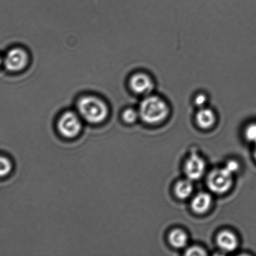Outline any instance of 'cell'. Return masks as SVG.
Masks as SVG:
<instances>
[{"instance_id":"obj_1","label":"cell","mask_w":256,"mask_h":256,"mask_svg":"<svg viewBox=\"0 0 256 256\" xmlns=\"http://www.w3.org/2000/svg\"><path fill=\"white\" fill-rule=\"evenodd\" d=\"M77 108L83 118L92 124L104 122L109 114L106 104L92 96L82 98L78 102Z\"/></svg>"},{"instance_id":"obj_2","label":"cell","mask_w":256,"mask_h":256,"mask_svg":"<svg viewBox=\"0 0 256 256\" xmlns=\"http://www.w3.org/2000/svg\"><path fill=\"white\" fill-rule=\"evenodd\" d=\"M139 114L147 124H157L166 118L169 114V107L159 97L150 96L142 102Z\"/></svg>"},{"instance_id":"obj_3","label":"cell","mask_w":256,"mask_h":256,"mask_svg":"<svg viewBox=\"0 0 256 256\" xmlns=\"http://www.w3.org/2000/svg\"><path fill=\"white\" fill-rule=\"evenodd\" d=\"M207 184L212 192L222 194L231 188L232 174L224 168L214 170L208 175Z\"/></svg>"},{"instance_id":"obj_4","label":"cell","mask_w":256,"mask_h":256,"mask_svg":"<svg viewBox=\"0 0 256 256\" xmlns=\"http://www.w3.org/2000/svg\"><path fill=\"white\" fill-rule=\"evenodd\" d=\"M82 129L79 117L74 112H67L62 115L58 122V130L65 138L76 137Z\"/></svg>"},{"instance_id":"obj_5","label":"cell","mask_w":256,"mask_h":256,"mask_svg":"<svg viewBox=\"0 0 256 256\" xmlns=\"http://www.w3.org/2000/svg\"><path fill=\"white\" fill-rule=\"evenodd\" d=\"M29 56L26 52L21 48H14L10 50L5 58V67L10 72L21 71L27 66Z\"/></svg>"},{"instance_id":"obj_6","label":"cell","mask_w":256,"mask_h":256,"mask_svg":"<svg viewBox=\"0 0 256 256\" xmlns=\"http://www.w3.org/2000/svg\"><path fill=\"white\" fill-rule=\"evenodd\" d=\"M206 164L204 159L197 153H193L186 160L185 173L188 179L195 180L200 179L204 175Z\"/></svg>"},{"instance_id":"obj_7","label":"cell","mask_w":256,"mask_h":256,"mask_svg":"<svg viewBox=\"0 0 256 256\" xmlns=\"http://www.w3.org/2000/svg\"><path fill=\"white\" fill-rule=\"evenodd\" d=\"M131 89L137 94H148L154 88V82L149 75L145 74H137L132 76L130 80Z\"/></svg>"},{"instance_id":"obj_8","label":"cell","mask_w":256,"mask_h":256,"mask_svg":"<svg viewBox=\"0 0 256 256\" xmlns=\"http://www.w3.org/2000/svg\"><path fill=\"white\" fill-rule=\"evenodd\" d=\"M216 242L220 249L225 252H234L238 246L236 235L229 230H223L218 233Z\"/></svg>"},{"instance_id":"obj_9","label":"cell","mask_w":256,"mask_h":256,"mask_svg":"<svg viewBox=\"0 0 256 256\" xmlns=\"http://www.w3.org/2000/svg\"><path fill=\"white\" fill-rule=\"evenodd\" d=\"M212 202V197L209 193L204 192L198 193L192 200V209L195 212L203 214L210 209Z\"/></svg>"},{"instance_id":"obj_10","label":"cell","mask_w":256,"mask_h":256,"mask_svg":"<svg viewBox=\"0 0 256 256\" xmlns=\"http://www.w3.org/2000/svg\"><path fill=\"white\" fill-rule=\"evenodd\" d=\"M215 115L212 110L209 108H202L197 112L196 122L203 129H208L215 124Z\"/></svg>"},{"instance_id":"obj_11","label":"cell","mask_w":256,"mask_h":256,"mask_svg":"<svg viewBox=\"0 0 256 256\" xmlns=\"http://www.w3.org/2000/svg\"><path fill=\"white\" fill-rule=\"evenodd\" d=\"M169 240L173 247L183 248L186 246L188 243V236L184 230L175 229L169 233Z\"/></svg>"},{"instance_id":"obj_12","label":"cell","mask_w":256,"mask_h":256,"mask_svg":"<svg viewBox=\"0 0 256 256\" xmlns=\"http://www.w3.org/2000/svg\"><path fill=\"white\" fill-rule=\"evenodd\" d=\"M192 180L189 179L180 180L175 184V193L180 200L187 199L193 192Z\"/></svg>"},{"instance_id":"obj_13","label":"cell","mask_w":256,"mask_h":256,"mask_svg":"<svg viewBox=\"0 0 256 256\" xmlns=\"http://www.w3.org/2000/svg\"><path fill=\"white\" fill-rule=\"evenodd\" d=\"M12 169V165L8 158L0 156V177H4L9 174Z\"/></svg>"},{"instance_id":"obj_14","label":"cell","mask_w":256,"mask_h":256,"mask_svg":"<svg viewBox=\"0 0 256 256\" xmlns=\"http://www.w3.org/2000/svg\"><path fill=\"white\" fill-rule=\"evenodd\" d=\"M139 114L134 109H127L123 112V120L127 124H134L137 121Z\"/></svg>"},{"instance_id":"obj_15","label":"cell","mask_w":256,"mask_h":256,"mask_svg":"<svg viewBox=\"0 0 256 256\" xmlns=\"http://www.w3.org/2000/svg\"><path fill=\"white\" fill-rule=\"evenodd\" d=\"M245 136L249 142L254 143L256 146V124H252L246 128L245 130Z\"/></svg>"},{"instance_id":"obj_16","label":"cell","mask_w":256,"mask_h":256,"mask_svg":"<svg viewBox=\"0 0 256 256\" xmlns=\"http://www.w3.org/2000/svg\"><path fill=\"white\" fill-rule=\"evenodd\" d=\"M185 255L205 256L207 255V253L202 248L199 246H192L187 248L185 250Z\"/></svg>"},{"instance_id":"obj_17","label":"cell","mask_w":256,"mask_h":256,"mask_svg":"<svg viewBox=\"0 0 256 256\" xmlns=\"http://www.w3.org/2000/svg\"><path fill=\"white\" fill-rule=\"evenodd\" d=\"M225 169L229 172L232 175L236 172L239 169V163L235 160H230L225 164Z\"/></svg>"},{"instance_id":"obj_18","label":"cell","mask_w":256,"mask_h":256,"mask_svg":"<svg viewBox=\"0 0 256 256\" xmlns=\"http://www.w3.org/2000/svg\"><path fill=\"white\" fill-rule=\"evenodd\" d=\"M207 97L204 94H198L195 99V104L198 106H202L206 104Z\"/></svg>"},{"instance_id":"obj_19","label":"cell","mask_w":256,"mask_h":256,"mask_svg":"<svg viewBox=\"0 0 256 256\" xmlns=\"http://www.w3.org/2000/svg\"><path fill=\"white\" fill-rule=\"evenodd\" d=\"M254 156L255 159L256 160V146H255V149L254 152Z\"/></svg>"},{"instance_id":"obj_20","label":"cell","mask_w":256,"mask_h":256,"mask_svg":"<svg viewBox=\"0 0 256 256\" xmlns=\"http://www.w3.org/2000/svg\"><path fill=\"white\" fill-rule=\"evenodd\" d=\"M2 58H1V56H0V64H2Z\"/></svg>"}]
</instances>
